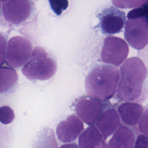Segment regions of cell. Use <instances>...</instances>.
I'll list each match as a JSON object with an SVG mask.
<instances>
[{
    "label": "cell",
    "mask_w": 148,
    "mask_h": 148,
    "mask_svg": "<svg viewBox=\"0 0 148 148\" xmlns=\"http://www.w3.org/2000/svg\"><path fill=\"white\" fill-rule=\"evenodd\" d=\"M147 76V69L139 58L133 57L126 60L120 68L116 90L117 97L126 102L136 100L141 95L142 85Z\"/></svg>",
    "instance_id": "cell-1"
},
{
    "label": "cell",
    "mask_w": 148,
    "mask_h": 148,
    "mask_svg": "<svg viewBox=\"0 0 148 148\" xmlns=\"http://www.w3.org/2000/svg\"><path fill=\"white\" fill-rule=\"evenodd\" d=\"M119 79L120 72L117 67L110 65H95L85 78L86 94L102 101L108 100L116 92Z\"/></svg>",
    "instance_id": "cell-2"
},
{
    "label": "cell",
    "mask_w": 148,
    "mask_h": 148,
    "mask_svg": "<svg viewBox=\"0 0 148 148\" xmlns=\"http://www.w3.org/2000/svg\"><path fill=\"white\" fill-rule=\"evenodd\" d=\"M57 71V63L47 51L35 47L29 61L22 68L23 74L29 80H46L52 77Z\"/></svg>",
    "instance_id": "cell-3"
},
{
    "label": "cell",
    "mask_w": 148,
    "mask_h": 148,
    "mask_svg": "<svg viewBox=\"0 0 148 148\" xmlns=\"http://www.w3.org/2000/svg\"><path fill=\"white\" fill-rule=\"evenodd\" d=\"M6 51V64L12 68H18L29 61L32 53V46L25 38L15 36L8 41Z\"/></svg>",
    "instance_id": "cell-4"
},
{
    "label": "cell",
    "mask_w": 148,
    "mask_h": 148,
    "mask_svg": "<svg viewBox=\"0 0 148 148\" xmlns=\"http://www.w3.org/2000/svg\"><path fill=\"white\" fill-rule=\"evenodd\" d=\"M129 47L123 39L110 36L104 41L101 53V58L103 62L119 66L127 58Z\"/></svg>",
    "instance_id": "cell-5"
},
{
    "label": "cell",
    "mask_w": 148,
    "mask_h": 148,
    "mask_svg": "<svg viewBox=\"0 0 148 148\" xmlns=\"http://www.w3.org/2000/svg\"><path fill=\"white\" fill-rule=\"evenodd\" d=\"M124 38L134 49H143L148 43V22L146 18L128 19L125 23Z\"/></svg>",
    "instance_id": "cell-6"
},
{
    "label": "cell",
    "mask_w": 148,
    "mask_h": 148,
    "mask_svg": "<svg viewBox=\"0 0 148 148\" xmlns=\"http://www.w3.org/2000/svg\"><path fill=\"white\" fill-rule=\"evenodd\" d=\"M104 108L102 100L88 95L81 97L75 105L78 117L90 126L96 124Z\"/></svg>",
    "instance_id": "cell-7"
},
{
    "label": "cell",
    "mask_w": 148,
    "mask_h": 148,
    "mask_svg": "<svg viewBox=\"0 0 148 148\" xmlns=\"http://www.w3.org/2000/svg\"><path fill=\"white\" fill-rule=\"evenodd\" d=\"M97 17L99 27L104 35L120 33L126 23L125 12L113 6L102 10Z\"/></svg>",
    "instance_id": "cell-8"
},
{
    "label": "cell",
    "mask_w": 148,
    "mask_h": 148,
    "mask_svg": "<svg viewBox=\"0 0 148 148\" xmlns=\"http://www.w3.org/2000/svg\"><path fill=\"white\" fill-rule=\"evenodd\" d=\"M2 12L5 19L13 24H19L30 16L31 2L28 0L3 1Z\"/></svg>",
    "instance_id": "cell-9"
},
{
    "label": "cell",
    "mask_w": 148,
    "mask_h": 148,
    "mask_svg": "<svg viewBox=\"0 0 148 148\" xmlns=\"http://www.w3.org/2000/svg\"><path fill=\"white\" fill-rule=\"evenodd\" d=\"M83 130L82 121L77 116L71 115L58 124L56 134L60 142L68 143L75 140Z\"/></svg>",
    "instance_id": "cell-10"
},
{
    "label": "cell",
    "mask_w": 148,
    "mask_h": 148,
    "mask_svg": "<svg viewBox=\"0 0 148 148\" xmlns=\"http://www.w3.org/2000/svg\"><path fill=\"white\" fill-rule=\"evenodd\" d=\"M120 117L113 108L103 112L95 124V127L105 139L112 135L121 125Z\"/></svg>",
    "instance_id": "cell-11"
},
{
    "label": "cell",
    "mask_w": 148,
    "mask_h": 148,
    "mask_svg": "<svg viewBox=\"0 0 148 148\" xmlns=\"http://www.w3.org/2000/svg\"><path fill=\"white\" fill-rule=\"evenodd\" d=\"M105 140L97 128L91 125L79 136V146L80 148H108Z\"/></svg>",
    "instance_id": "cell-12"
},
{
    "label": "cell",
    "mask_w": 148,
    "mask_h": 148,
    "mask_svg": "<svg viewBox=\"0 0 148 148\" xmlns=\"http://www.w3.org/2000/svg\"><path fill=\"white\" fill-rule=\"evenodd\" d=\"M135 136L132 130L120 125L108 142V148H134Z\"/></svg>",
    "instance_id": "cell-13"
},
{
    "label": "cell",
    "mask_w": 148,
    "mask_h": 148,
    "mask_svg": "<svg viewBox=\"0 0 148 148\" xmlns=\"http://www.w3.org/2000/svg\"><path fill=\"white\" fill-rule=\"evenodd\" d=\"M117 110L123 122L129 126L138 124L143 112L142 105L135 102L123 103L118 107Z\"/></svg>",
    "instance_id": "cell-14"
},
{
    "label": "cell",
    "mask_w": 148,
    "mask_h": 148,
    "mask_svg": "<svg viewBox=\"0 0 148 148\" xmlns=\"http://www.w3.org/2000/svg\"><path fill=\"white\" fill-rule=\"evenodd\" d=\"M18 75L16 71L9 67H0V92L12 88L17 83Z\"/></svg>",
    "instance_id": "cell-15"
},
{
    "label": "cell",
    "mask_w": 148,
    "mask_h": 148,
    "mask_svg": "<svg viewBox=\"0 0 148 148\" xmlns=\"http://www.w3.org/2000/svg\"><path fill=\"white\" fill-rule=\"evenodd\" d=\"M14 118V113L12 109L8 106L0 107V122L3 124L12 123Z\"/></svg>",
    "instance_id": "cell-16"
},
{
    "label": "cell",
    "mask_w": 148,
    "mask_h": 148,
    "mask_svg": "<svg viewBox=\"0 0 148 148\" xmlns=\"http://www.w3.org/2000/svg\"><path fill=\"white\" fill-rule=\"evenodd\" d=\"M52 10L57 15H60L65 10L68 6V1L66 0L49 1Z\"/></svg>",
    "instance_id": "cell-17"
},
{
    "label": "cell",
    "mask_w": 148,
    "mask_h": 148,
    "mask_svg": "<svg viewBox=\"0 0 148 148\" xmlns=\"http://www.w3.org/2000/svg\"><path fill=\"white\" fill-rule=\"evenodd\" d=\"M138 128L142 134L148 136V108L143 112L138 122Z\"/></svg>",
    "instance_id": "cell-18"
},
{
    "label": "cell",
    "mask_w": 148,
    "mask_h": 148,
    "mask_svg": "<svg viewBox=\"0 0 148 148\" xmlns=\"http://www.w3.org/2000/svg\"><path fill=\"white\" fill-rule=\"evenodd\" d=\"M6 49V39L5 36L0 33V66L5 62Z\"/></svg>",
    "instance_id": "cell-19"
},
{
    "label": "cell",
    "mask_w": 148,
    "mask_h": 148,
    "mask_svg": "<svg viewBox=\"0 0 148 148\" xmlns=\"http://www.w3.org/2000/svg\"><path fill=\"white\" fill-rule=\"evenodd\" d=\"M134 148H148V136L139 135L135 139Z\"/></svg>",
    "instance_id": "cell-20"
},
{
    "label": "cell",
    "mask_w": 148,
    "mask_h": 148,
    "mask_svg": "<svg viewBox=\"0 0 148 148\" xmlns=\"http://www.w3.org/2000/svg\"><path fill=\"white\" fill-rule=\"evenodd\" d=\"M60 148H80L76 143H66L62 145Z\"/></svg>",
    "instance_id": "cell-21"
},
{
    "label": "cell",
    "mask_w": 148,
    "mask_h": 148,
    "mask_svg": "<svg viewBox=\"0 0 148 148\" xmlns=\"http://www.w3.org/2000/svg\"><path fill=\"white\" fill-rule=\"evenodd\" d=\"M1 2H0V13H1Z\"/></svg>",
    "instance_id": "cell-22"
}]
</instances>
